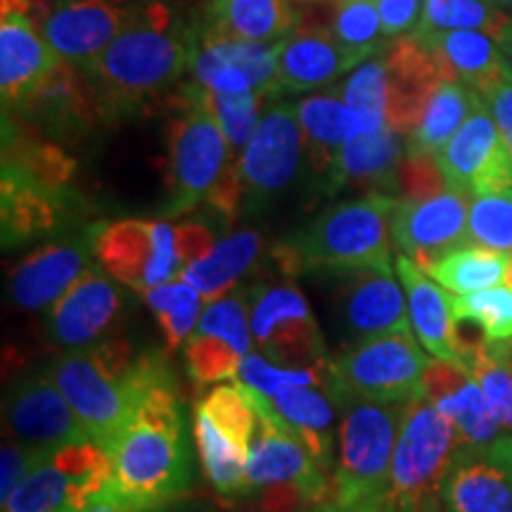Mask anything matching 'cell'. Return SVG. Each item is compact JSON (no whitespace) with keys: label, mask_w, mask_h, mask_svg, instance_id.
Listing matches in <instances>:
<instances>
[{"label":"cell","mask_w":512,"mask_h":512,"mask_svg":"<svg viewBox=\"0 0 512 512\" xmlns=\"http://www.w3.org/2000/svg\"><path fill=\"white\" fill-rule=\"evenodd\" d=\"M93 254L117 283L138 292L183 278L176 228L166 221L124 219L91 228Z\"/></svg>","instance_id":"30bf717a"},{"label":"cell","mask_w":512,"mask_h":512,"mask_svg":"<svg viewBox=\"0 0 512 512\" xmlns=\"http://www.w3.org/2000/svg\"><path fill=\"white\" fill-rule=\"evenodd\" d=\"M510 15L498 8L494 0H425L422 19L415 31H484L498 36Z\"/></svg>","instance_id":"b9f144b4"},{"label":"cell","mask_w":512,"mask_h":512,"mask_svg":"<svg viewBox=\"0 0 512 512\" xmlns=\"http://www.w3.org/2000/svg\"><path fill=\"white\" fill-rule=\"evenodd\" d=\"M46 373L91 439L105 448L124 430L136 411L133 384L107 375L88 349L64 351L48 363Z\"/></svg>","instance_id":"7c38bea8"},{"label":"cell","mask_w":512,"mask_h":512,"mask_svg":"<svg viewBox=\"0 0 512 512\" xmlns=\"http://www.w3.org/2000/svg\"><path fill=\"white\" fill-rule=\"evenodd\" d=\"M190 74L200 86L214 93H259L273 98L278 60L285 41L245 43L221 41L190 31Z\"/></svg>","instance_id":"ac0fdd59"},{"label":"cell","mask_w":512,"mask_h":512,"mask_svg":"<svg viewBox=\"0 0 512 512\" xmlns=\"http://www.w3.org/2000/svg\"><path fill=\"white\" fill-rule=\"evenodd\" d=\"M197 408H202L204 415L214 422L226 437L233 441L235 446H240L242 451L249 453L252 441L256 437V413L249 403L242 384H221V387L211 389L202 401L195 403Z\"/></svg>","instance_id":"ee69618b"},{"label":"cell","mask_w":512,"mask_h":512,"mask_svg":"<svg viewBox=\"0 0 512 512\" xmlns=\"http://www.w3.org/2000/svg\"><path fill=\"white\" fill-rule=\"evenodd\" d=\"M358 64L363 62L339 46L332 31L320 27L297 31L287 38L280 53L273 98L325 88Z\"/></svg>","instance_id":"4316f807"},{"label":"cell","mask_w":512,"mask_h":512,"mask_svg":"<svg viewBox=\"0 0 512 512\" xmlns=\"http://www.w3.org/2000/svg\"><path fill=\"white\" fill-rule=\"evenodd\" d=\"M465 366L482 387L489 411L512 434V342L482 339Z\"/></svg>","instance_id":"f35d334b"},{"label":"cell","mask_w":512,"mask_h":512,"mask_svg":"<svg viewBox=\"0 0 512 512\" xmlns=\"http://www.w3.org/2000/svg\"><path fill=\"white\" fill-rule=\"evenodd\" d=\"M29 121L57 138H76L102 119L98 98L79 67L60 60L41 88L19 110Z\"/></svg>","instance_id":"cb8c5ba5"},{"label":"cell","mask_w":512,"mask_h":512,"mask_svg":"<svg viewBox=\"0 0 512 512\" xmlns=\"http://www.w3.org/2000/svg\"><path fill=\"white\" fill-rule=\"evenodd\" d=\"M458 323H472L486 342H512V287H489L453 297Z\"/></svg>","instance_id":"7bdbcfd3"},{"label":"cell","mask_w":512,"mask_h":512,"mask_svg":"<svg viewBox=\"0 0 512 512\" xmlns=\"http://www.w3.org/2000/svg\"><path fill=\"white\" fill-rule=\"evenodd\" d=\"M264 252V240L256 230H238L216 242L207 259L197 261L183 271V280L202 294L204 302H216L233 292L235 283L252 271Z\"/></svg>","instance_id":"d6a6232c"},{"label":"cell","mask_w":512,"mask_h":512,"mask_svg":"<svg viewBox=\"0 0 512 512\" xmlns=\"http://www.w3.org/2000/svg\"><path fill=\"white\" fill-rule=\"evenodd\" d=\"M252 335L261 354L280 368L328 366L323 332L302 290L294 285H256L249 290Z\"/></svg>","instance_id":"8fae6325"},{"label":"cell","mask_w":512,"mask_h":512,"mask_svg":"<svg viewBox=\"0 0 512 512\" xmlns=\"http://www.w3.org/2000/svg\"><path fill=\"white\" fill-rule=\"evenodd\" d=\"M448 188L441 174L437 157L420 155V152H406L399 178V200H425Z\"/></svg>","instance_id":"f907efd6"},{"label":"cell","mask_w":512,"mask_h":512,"mask_svg":"<svg viewBox=\"0 0 512 512\" xmlns=\"http://www.w3.org/2000/svg\"><path fill=\"white\" fill-rule=\"evenodd\" d=\"M131 0H38V24L60 60L83 69L136 22Z\"/></svg>","instance_id":"5bb4252c"},{"label":"cell","mask_w":512,"mask_h":512,"mask_svg":"<svg viewBox=\"0 0 512 512\" xmlns=\"http://www.w3.org/2000/svg\"><path fill=\"white\" fill-rule=\"evenodd\" d=\"M339 413V453L332 482L337 505L387 501L392 460L408 403H380L335 394Z\"/></svg>","instance_id":"5b68a950"},{"label":"cell","mask_w":512,"mask_h":512,"mask_svg":"<svg viewBox=\"0 0 512 512\" xmlns=\"http://www.w3.org/2000/svg\"><path fill=\"white\" fill-rule=\"evenodd\" d=\"M166 131V216L188 214L219 188L228 171L238 164L226 136L202 100L197 81L183 86L174 98Z\"/></svg>","instance_id":"277c9868"},{"label":"cell","mask_w":512,"mask_h":512,"mask_svg":"<svg viewBox=\"0 0 512 512\" xmlns=\"http://www.w3.org/2000/svg\"><path fill=\"white\" fill-rule=\"evenodd\" d=\"M467 216V197L451 188L425 200H396L392 238L427 273L441 256L467 247Z\"/></svg>","instance_id":"d6986e66"},{"label":"cell","mask_w":512,"mask_h":512,"mask_svg":"<svg viewBox=\"0 0 512 512\" xmlns=\"http://www.w3.org/2000/svg\"><path fill=\"white\" fill-rule=\"evenodd\" d=\"M437 164L448 188L465 197L512 192V157L484 100L439 152Z\"/></svg>","instance_id":"9a60e30c"},{"label":"cell","mask_w":512,"mask_h":512,"mask_svg":"<svg viewBox=\"0 0 512 512\" xmlns=\"http://www.w3.org/2000/svg\"><path fill=\"white\" fill-rule=\"evenodd\" d=\"M425 351L411 332L366 337L328 363V392L380 403H411L422 392Z\"/></svg>","instance_id":"52a82bcc"},{"label":"cell","mask_w":512,"mask_h":512,"mask_svg":"<svg viewBox=\"0 0 512 512\" xmlns=\"http://www.w3.org/2000/svg\"><path fill=\"white\" fill-rule=\"evenodd\" d=\"M434 406L439 408L441 415H446L456 425L463 446L494 444V441L503 439L505 434H510L494 418V413L489 411V403H486L482 387H479L475 377H470L463 387L444 396Z\"/></svg>","instance_id":"ab89813d"},{"label":"cell","mask_w":512,"mask_h":512,"mask_svg":"<svg viewBox=\"0 0 512 512\" xmlns=\"http://www.w3.org/2000/svg\"><path fill=\"white\" fill-rule=\"evenodd\" d=\"M408 152V138L382 126L377 131H358L339 152L335 169L325 183V192L335 195L342 188H356L394 195L399 192L401 166Z\"/></svg>","instance_id":"603a6c76"},{"label":"cell","mask_w":512,"mask_h":512,"mask_svg":"<svg viewBox=\"0 0 512 512\" xmlns=\"http://www.w3.org/2000/svg\"><path fill=\"white\" fill-rule=\"evenodd\" d=\"M387 501L382 503H358V505H337V512H384Z\"/></svg>","instance_id":"680465c9"},{"label":"cell","mask_w":512,"mask_h":512,"mask_svg":"<svg viewBox=\"0 0 512 512\" xmlns=\"http://www.w3.org/2000/svg\"><path fill=\"white\" fill-rule=\"evenodd\" d=\"M382 34L389 43L403 38L420 24V0H377Z\"/></svg>","instance_id":"f5cc1de1"},{"label":"cell","mask_w":512,"mask_h":512,"mask_svg":"<svg viewBox=\"0 0 512 512\" xmlns=\"http://www.w3.org/2000/svg\"><path fill=\"white\" fill-rule=\"evenodd\" d=\"M304 133L294 102H271L252 140L238 155L245 207L256 211L280 195L299 174Z\"/></svg>","instance_id":"4fadbf2b"},{"label":"cell","mask_w":512,"mask_h":512,"mask_svg":"<svg viewBox=\"0 0 512 512\" xmlns=\"http://www.w3.org/2000/svg\"><path fill=\"white\" fill-rule=\"evenodd\" d=\"M202 100L211 117L226 136L230 150L240 155L256 126L261 121V102L266 98L259 93H214L202 86Z\"/></svg>","instance_id":"f6af8a7d"},{"label":"cell","mask_w":512,"mask_h":512,"mask_svg":"<svg viewBox=\"0 0 512 512\" xmlns=\"http://www.w3.org/2000/svg\"><path fill=\"white\" fill-rule=\"evenodd\" d=\"M3 411L12 439L29 451H53L67 444L93 441L46 368L12 382Z\"/></svg>","instance_id":"e0dca14e"},{"label":"cell","mask_w":512,"mask_h":512,"mask_svg":"<svg viewBox=\"0 0 512 512\" xmlns=\"http://www.w3.org/2000/svg\"><path fill=\"white\" fill-rule=\"evenodd\" d=\"M164 512H169V510H164Z\"/></svg>","instance_id":"03108f58"},{"label":"cell","mask_w":512,"mask_h":512,"mask_svg":"<svg viewBox=\"0 0 512 512\" xmlns=\"http://www.w3.org/2000/svg\"><path fill=\"white\" fill-rule=\"evenodd\" d=\"M505 285L512 287V254H510V264H508V273H505Z\"/></svg>","instance_id":"6125c7cd"},{"label":"cell","mask_w":512,"mask_h":512,"mask_svg":"<svg viewBox=\"0 0 512 512\" xmlns=\"http://www.w3.org/2000/svg\"><path fill=\"white\" fill-rule=\"evenodd\" d=\"M384 512H394V510H392V505H389V503H387V508H384Z\"/></svg>","instance_id":"be15d7a7"},{"label":"cell","mask_w":512,"mask_h":512,"mask_svg":"<svg viewBox=\"0 0 512 512\" xmlns=\"http://www.w3.org/2000/svg\"><path fill=\"white\" fill-rule=\"evenodd\" d=\"M496 5H498V8H501V10L508 12V15L512 17V0H496Z\"/></svg>","instance_id":"94428289"},{"label":"cell","mask_w":512,"mask_h":512,"mask_svg":"<svg viewBox=\"0 0 512 512\" xmlns=\"http://www.w3.org/2000/svg\"><path fill=\"white\" fill-rule=\"evenodd\" d=\"M238 382L256 389L266 399L283 387H328V366L323 368H280L271 366L264 354L249 351L240 366Z\"/></svg>","instance_id":"681fc988"},{"label":"cell","mask_w":512,"mask_h":512,"mask_svg":"<svg viewBox=\"0 0 512 512\" xmlns=\"http://www.w3.org/2000/svg\"><path fill=\"white\" fill-rule=\"evenodd\" d=\"M479 95L460 81H441L434 88L425 110H422L420 124L408 138V150L420 155L437 157L448 145V140L458 133L467 117L479 105Z\"/></svg>","instance_id":"836d02e7"},{"label":"cell","mask_w":512,"mask_h":512,"mask_svg":"<svg viewBox=\"0 0 512 512\" xmlns=\"http://www.w3.org/2000/svg\"><path fill=\"white\" fill-rule=\"evenodd\" d=\"M325 387H283L271 396V403L290 422L309 448L313 460L325 472H335V406Z\"/></svg>","instance_id":"1f68e13d"},{"label":"cell","mask_w":512,"mask_h":512,"mask_svg":"<svg viewBox=\"0 0 512 512\" xmlns=\"http://www.w3.org/2000/svg\"><path fill=\"white\" fill-rule=\"evenodd\" d=\"M147 309L157 316L159 328H162L166 351H176L185 347L197 323L202 318V294L195 290L183 278L166 283L155 290L143 292Z\"/></svg>","instance_id":"74e56055"},{"label":"cell","mask_w":512,"mask_h":512,"mask_svg":"<svg viewBox=\"0 0 512 512\" xmlns=\"http://www.w3.org/2000/svg\"><path fill=\"white\" fill-rule=\"evenodd\" d=\"M190 46V31L174 24L169 8L159 0H145L136 22L81 69L98 98L102 119L143 112L174 88L190 69Z\"/></svg>","instance_id":"7a4b0ae2"},{"label":"cell","mask_w":512,"mask_h":512,"mask_svg":"<svg viewBox=\"0 0 512 512\" xmlns=\"http://www.w3.org/2000/svg\"><path fill=\"white\" fill-rule=\"evenodd\" d=\"M413 38L430 53L448 81H460L477 95L505 79L501 50L484 31H413Z\"/></svg>","instance_id":"83f0119b"},{"label":"cell","mask_w":512,"mask_h":512,"mask_svg":"<svg viewBox=\"0 0 512 512\" xmlns=\"http://www.w3.org/2000/svg\"><path fill=\"white\" fill-rule=\"evenodd\" d=\"M508 264L510 254L467 245L441 256L437 264L430 266L427 275L437 280L444 290L456 294H472L503 283L505 273H508Z\"/></svg>","instance_id":"d590c367"},{"label":"cell","mask_w":512,"mask_h":512,"mask_svg":"<svg viewBox=\"0 0 512 512\" xmlns=\"http://www.w3.org/2000/svg\"><path fill=\"white\" fill-rule=\"evenodd\" d=\"M81 512H131V510H128L126 505H121L117 498H112L110 494H105V491H102V494Z\"/></svg>","instance_id":"6f0895ef"},{"label":"cell","mask_w":512,"mask_h":512,"mask_svg":"<svg viewBox=\"0 0 512 512\" xmlns=\"http://www.w3.org/2000/svg\"><path fill=\"white\" fill-rule=\"evenodd\" d=\"M0 204H3V245H19L46 235L60 221L67 197L64 192L46 190L29 183L27 178L3 171L0 183Z\"/></svg>","instance_id":"4dcf8cb0"},{"label":"cell","mask_w":512,"mask_h":512,"mask_svg":"<svg viewBox=\"0 0 512 512\" xmlns=\"http://www.w3.org/2000/svg\"><path fill=\"white\" fill-rule=\"evenodd\" d=\"M479 98H482L484 105L489 107L491 117H494L498 126V133H501L505 143V150H508L512 157V81L505 76V79L498 81L496 86H491L489 91L479 95Z\"/></svg>","instance_id":"11a10c76"},{"label":"cell","mask_w":512,"mask_h":512,"mask_svg":"<svg viewBox=\"0 0 512 512\" xmlns=\"http://www.w3.org/2000/svg\"><path fill=\"white\" fill-rule=\"evenodd\" d=\"M242 389L259 420L247 458V496L271 484H297L313 508L335 503V482L330 472L313 460L299 432L275 411L271 399L247 384H242Z\"/></svg>","instance_id":"9c48e42d"},{"label":"cell","mask_w":512,"mask_h":512,"mask_svg":"<svg viewBox=\"0 0 512 512\" xmlns=\"http://www.w3.org/2000/svg\"><path fill=\"white\" fill-rule=\"evenodd\" d=\"M467 245L512 254V192L472 197Z\"/></svg>","instance_id":"7dc6e473"},{"label":"cell","mask_w":512,"mask_h":512,"mask_svg":"<svg viewBox=\"0 0 512 512\" xmlns=\"http://www.w3.org/2000/svg\"><path fill=\"white\" fill-rule=\"evenodd\" d=\"M192 427H195V444L200 451L204 477L209 479L211 486L223 498L247 496L249 453L235 446L197 406L192 415Z\"/></svg>","instance_id":"e575fe53"},{"label":"cell","mask_w":512,"mask_h":512,"mask_svg":"<svg viewBox=\"0 0 512 512\" xmlns=\"http://www.w3.org/2000/svg\"><path fill=\"white\" fill-rule=\"evenodd\" d=\"M136 411L112 444L105 494L131 512H164L188 496L192 458L178 382L164 351L138 354L133 370Z\"/></svg>","instance_id":"6da1fadb"},{"label":"cell","mask_w":512,"mask_h":512,"mask_svg":"<svg viewBox=\"0 0 512 512\" xmlns=\"http://www.w3.org/2000/svg\"><path fill=\"white\" fill-rule=\"evenodd\" d=\"M460 434L425 396L408 403L389 475L387 503L394 512H444L441 482L458 448Z\"/></svg>","instance_id":"8992f818"},{"label":"cell","mask_w":512,"mask_h":512,"mask_svg":"<svg viewBox=\"0 0 512 512\" xmlns=\"http://www.w3.org/2000/svg\"><path fill=\"white\" fill-rule=\"evenodd\" d=\"M38 0H0V93L5 112L22 110L60 57L38 24Z\"/></svg>","instance_id":"2e32d148"},{"label":"cell","mask_w":512,"mask_h":512,"mask_svg":"<svg viewBox=\"0 0 512 512\" xmlns=\"http://www.w3.org/2000/svg\"><path fill=\"white\" fill-rule=\"evenodd\" d=\"M124 311V297L112 278L88 266L48 311V337L62 351H83L110 337Z\"/></svg>","instance_id":"44dd1931"},{"label":"cell","mask_w":512,"mask_h":512,"mask_svg":"<svg viewBox=\"0 0 512 512\" xmlns=\"http://www.w3.org/2000/svg\"><path fill=\"white\" fill-rule=\"evenodd\" d=\"M339 309L349 332L356 337H377L389 332H411L406 297L392 271L366 268L344 275Z\"/></svg>","instance_id":"d4e9b609"},{"label":"cell","mask_w":512,"mask_h":512,"mask_svg":"<svg viewBox=\"0 0 512 512\" xmlns=\"http://www.w3.org/2000/svg\"><path fill=\"white\" fill-rule=\"evenodd\" d=\"M216 242L219 240H216L214 230L202 221H188L176 228V252L185 268L207 259V256L214 252Z\"/></svg>","instance_id":"db71d44e"},{"label":"cell","mask_w":512,"mask_h":512,"mask_svg":"<svg viewBox=\"0 0 512 512\" xmlns=\"http://www.w3.org/2000/svg\"><path fill=\"white\" fill-rule=\"evenodd\" d=\"M394 207V195L370 192L325 209L309 226L273 247L275 266L290 278L302 273L344 278L366 268L392 271L389 230Z\"/></svg>","instance_id":"3957f363"},{"label":"cell","mask_w":512,"mask_h":512,"mask_svg":"<svg viewBox=\"0 0 512 512\" xmlns=\"http://www.w3.org/2000/svg\"><path fill=\"white\" fill-rule=\"evenodd\" d=\"M185 370L195 384H219L226 380H238L240 366L245 356L235 351L228 342L219 337L192 332L183 347Z\"/></svg>","instance_id":"c3c4849f"},{"label":"cell","mask_w":512,"mask_h":512,"mask_svg":"<svg viewBox=\"0 0 512 512\" xmlns=\"http://www.w3.org/2000/svg\"><path fill=\"white\" fill-rule=\"evenodd\" d=\"M330 31L339 46L361 62L392 46L382 34L377 0H335Z\"/></svg>","instance_id":"60d3db41"},{"label":"cell","mask_w":512,"mask_h":512,"mask_svg":"<svg viewBox=\"0 0 512 512\" xmlns=\"http://www.w3.org/2000/svg\"><path fill=\"white\" fill-rule=\"evenodd\" d=\"M304 133V157L320 181L328 183L339 152L358 133V114L337 93H320L297 105Z\"/></svg>","instance_id":"f546056e"},{"label":"cell","mask_w":512,"mask_h":512,"mask_svg":"<svg viewBox=\"0 0 512 512\" xmlns=\"http://www.w3.org/2000/svg\"><path fill=\"white\" fill-rule=\"evenodd\" d=\"M93 235L38 247L10 271L8 292L12 304L24 311L50 309L74 280L88 268Z\"/></svg>","instance_id":"7402d4cb"},{"label":"cell","mask_w":512,"mask_h":512,"mask_svg":"<svg viewBox=\"0 0 512 512\" xmlns=\"http://www.w3.org/2000/svg\"><path fill=\"white\" fill-rule=\"evenodd\" d=\"M302 3H306V0H302Z\"/></svg>","instance_id":"e7e4bbea"},{"label":"cell","mask_w":512,"mask_h":512,"mask_svg":"<svg viewBox=\"0 0 512 512\" xmlns=\"http://www.w3.org/2000/svg\"><path fill=\"white\" fill-rule=\"evenodd\" d=\"M494 3H496V0H494Z\"/></svg>","instance_id":"003e7915"},{"label":"cell","mask_w":512,"mask_h":512,"mask_svg":"<svg viewBox=\"0 0 512 512\" xmlns=\"http://www.w3.org/2000/svg\"><path fill=\"white\" fill-rule=\"evenodd\" d=\"M41 451H29L22 444H17L15 439H5L3 441V470H0V505H5L10 501V496L15 494L17 486L24 482V477L29 475L31 465H34L36 456Z\"/></svg>","instance_id":"816d5d0a"},{"label":"cell","mask_w":512,"mask_h":512,"mask_svg":"<svg viewBox=\"0 0 512 512\" xmlns=\"http://www.w3.org/2000/svg\"><path fill=\"white\" fill-rule=\"evenodd\" d=\"M496 43H498V50H501L505 76L512 81V17H510V22L505 24L501 31H498Z\"/></svg>","instance_id":"9f6ffc18"},{"label":"cell","mask_w":512,"mask_h":512,"mask_svg":"<svg viewBox=\"0 0 512 512\" xmlns=\"http://www.w3.org/2000/svg\"><path fill=\"white\" fill-rule=\"evenodd\" d=\"M299 27L287 0H207L195 31L221 41L278 43Z\"/></svg>","instance_id":"f1b7e54d"},{"label":"cell","mask_w":512,"mask_h":512,"mask_svg":"<svg viewBox=\"0 0 512 512\" xmlns=\"http://www.w3.org/2000/svg\"><path fill=\"white\" fill-rule=\"evenodd\" d=\"M444 512H512V434L460 446L441 482Z\"/></svg>","instance_id":"ffe728a7"},{"label":"cell","mask_w":512,"mask_h":512,"mask_svg":"<svg viewBox=\"0 0 512 512\" xmlns=\"http://www.w3.org/2000/svg\"><path fill=\"white\" fill-rule=\"evenodd\" d=\"M337 95L358 114V131H377L389 126V100H392V79H389L387 57L375 55L358 64L349 79L337 88Z\"/></svg>","instance_id":"8d00e7d4"},{"label":"cell","mask_w":512,"mask_h":512,"mask_svg":"<svg viewBox=\"0 0 512 512\" xmlns=\"http://www.w3.org/2000/svg\"><path fill=\"white\" fill-rule=\"evenodd\" d=\"M396 273L408 297V318L420 347L441 361L463 363L460 354V330L453 316V297H448L437 280L401 254L396 259Z\"/></svg>","instance_id":"484cf974"},{"label":"cell","mask_w":512,"mask_h":512,"mask_svg":"<svg viewBox=\"0 0 512 512\" xmlns=\"http://www.w3.org/2000/svg\"><path fill=\"white\" fill-rule=\"evenodd\" d=\"M195 332L209 337H219L228 342L235 351L247 356L252 351V304L249 290L228 292L226 297L216 299L204 306L200 323Z\"/></svg>","instance_id":"bcb514c9"},{"label":"cell","mask_w":512,"mask_h":512,"mask_svg":"<svg viewBox=\"0 0 512 512\" xmlns=\"http://www.w3.org/2000/svg\"><path fill=\"white\" fill-rule=\"evenodd\" d=\"M112 479V456L98 441L41 451L3 512H81Z\"/></svg>","instance_id":"ba28073f"},{"label":"cell","mask_w":512,"mask_h":512,"mask_svg":"<svg viewBox=\"0 0 512 512\" xmlns=\"http://www.w3.org/2000/svg\"><path fill=\"white\" fill-rule=\"evenodd\" d=\"M311 512H337V503H325V505H318V508H313Z\"/></svg>","instance_id":"91938a15"}]
</instances>
